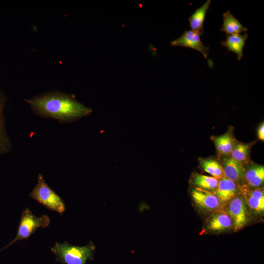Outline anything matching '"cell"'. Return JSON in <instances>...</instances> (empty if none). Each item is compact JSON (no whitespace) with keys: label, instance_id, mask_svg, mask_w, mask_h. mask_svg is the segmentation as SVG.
Instances as JSON below:
<instances>
[{"label":"cell","instance_id":"obj_4","mask_svg":"<svg viewBox=\"0 0 264 264\" xmlns=\"http://www.w3.org/2000/svg\"><path fill=\"white\" fill-rule=\"evenodd\" d=\"M50 222V219L46 215L37 217L29 208H26L22 212L15 238L1 250L17 241L28 239L38 228H45L49 225Z\"/></svg>","mask_w":264,"mask_h":264},{"label":"cell","instance_id":"obj_15","mask_svg":"<svg viewBox=\"0 0 264 264\" xmlns=\"http://www.w3.org/2000/svg\"><path fill=\"white\" fill-rule=\"evenodd\" d=\"M256 141L250 143H243L237 140L230 156L244 166L251 162L250 153L252 146Z\"/></svg>","mask_w":264,"mask_h":264},{"label":"cell","instance_id":"obj_17","mask_svg":"<svg viewBox=\"0 0 264 264\" xmlns=\"http://www.w3.org/2000/svg\"><path fill=\"white\" fill-rule=\"evenodd\" d=\"M222 17L223 23L220 30L227 36L238 35L242 32L246 33L247 31V28L243 26L229 11L224 13Z\"/></svg>","mask_w":264,"mask_h":264},{"label":"cell","instance_id":"obj_5","mask_svg":"<svg viewBox=\"0 0 264 264\" xmlns=\"http://www.w3.org/2000/svg\"><path fill=\"white\" fill-rule=\"evenodd\" d=\"M223 207L232 220L233 228L235 231L242 228L248 223L249 215L247 206L241 193L231 199Z\"/></svg>","mask_w":264,"mask_h":264},{"label":"cell","instance_id":"obj_9","mask_svg":"<svg viewBox=\"0 0 264 264\" xmlns=\"http://www.w3.org/2000/svg\"><path fill=\"white\" fill-rule=\"evenodd\" d=\"M241 193L245 199L247 206L254 213L261 214L264 212V190L263 187L251 189L246 185H243L241 186Z\"/></svg>","mask_w":264,"mask_h":264},{"label":"cell","instance_id":"obj_13","mask_svg":"<svg viewBox=\"0 0 264 264\" xmlns=\"http://www.w3.org/2000/svg\"><path fill=\"white\" fill-rule=\"evenodd\" d=\"M245 184L249 188L261 187L264 181V167L252 161L245 166Z\"/></svg>","mask_w":264,"mask_h":264},{"label":"cell","instance_id":"obj_7","mask_svg":"<svg viewBox=\"0 0 264 264\" xmlns=\"http://www.w3.org/2000/svg\"><path fill=\"white\" fill-rule=\"evenodd\" d=\"M224 176L240 186L245 184V166L233 159L230 155L220 156Z\"/></svg>","mask_w":264,"mask_h":264},{"label":"cell","instance_id":"obj_14","mask_svg":"<svg viewBox=\"0 0 264 264\" xmlns=\"http://www.w3.org/2000/svg\"><path fill=\"white\" fill-rule=\"evenodd\" d=\"M6 98L3 93L0 92V155L6 154L12 149L10 139L7 133L5 126V117L3 110Z\"/></svg>","mask_w":264,"mask_h":264},{"label":"cell","instance_id":"obj_20","mask_svg":"<svg viewBox=\"0 0 264 264\" xmlns=\"http://www.w3.org/2000/svg\"><path fill=\"white\" fill-rule=\"evenodd\" d=\"M219 180L211 176L194 173L191 178V183L195 187L214 191L217 188Z\"/></svg>","mask_w":264,"mask_h":264},{"label":"cell","instance_id":"obj_16","mask_svg":"<svg viewBox=\"0 0 264 264\" xmlns=\"http://www.w3.org/2000/svg\"><path fill=\"white\" fill-rule=\"evenodd\" d=\"M248 38L246 33L243 34L228 35L224 41L221 42V45L227 48L228 52L231 51L237 55V60H240L243 56V49L245 42Z\"/></svg>","mask_w":264,"mask_h":264},{"label":"cell","instance_id":"obj_10","mask_svg":"<svg viewBox=\"0 0 264 264\" xmlns=\"http://www.w3.org/2000/svg\"><path fill=\"white\" fill-rule=\"evenodd\" d=\"M206 228L213 232H220L233 228L232 220L224 207L212 212L206 222Z\"/></svg>","mask_w":264,"mask_h":264},{"label":"cell","instance_id":"obj_1","mask_svg":"<svg viewBox=\"0 0 264 264\" xmlns=\"http://www.w3.org/2000/svg\"><path fill=\"white\" fill-rule=\"evenodd\" d=\"M36 114L53 118L61 123H71L90 115L92 110L78 101L74 96L53 91L25 99Z\"/></svg>","mask_w":264,"mask_h":264},{"label":"cell","instance_id":"obj_18","mask_svg":"<svg viewBox=\"0 0 264 264\" xmlns=\"http://www.w3.org/2000/svg\"><path fill=\"white\" fill-rule=\"evenodd\" d=\"M211 0H207L189 18V22L191 30L199 33L200 35L204 33L203 23L206 12L209 7Z\"/></svg>","mask_w":264,"mask_h":264},{"label":"cell","instance_id":"obj_11","mask_svg":"<svg viewBox=\"0 0 264 264\" xmlns=\"http://www.w3.org/2000/svg\"><path fill=\"white\" fill-rule=\"evenodd\" d=\"M224 207L231 199L240 194L241 186L226 177L219 180L213 191Z\"/></svg>","mask_w":264,"mask_h":264},{"label":"cell","instance_id":"obj_8","mask_svg":"<svg viewBox=\"0 0 264 264\" xmlns=\"http://www.w3.org/2000/svg\"><path fill=\"white\" fill-rule=\"evenodd\" d=\"M200 35L192 30H186L178 38L171 42V45L175 46H183L190 48L200 52L206 59L209 47L204 46L200 39Z\"/></svg>","mask_w":264,"mask_h":264},{"label":"cell","instance_id":"obj_3","mask_svg":"<svg viewBox=\"0 0 264 264\" xmlns=\"http://www.w3.org/2000/svg\"><path fill=\"white\" fill-rule=\"evenodd\" d=\"M29 196L48 210L60 214L66 210L64 200L47 185L42 174L38 175L37 184Z\"/></svg>","mask_w":264,"mask_h":264},{"label":"cell","instance_id":"obj_2","mask_svg":"<svg viewBox=\"0 0 264 264\" xmlns=\"http://www.w3.org/2000/svg\"><path fill=\"white\" fill-rule=\"evenodd\" d=\"M96 247L90 241L84 246L72 245L68 242H56L51 248L56 260L61 264H86L88 260H93Z\"/></svg>","mask_w":264,"mask_h":264},{"label":"cell","instance_id":"obj_12","mask_svg":"<svg viewBox=\"0 0 264 264\" xmlns=\"http://www.w3.org/2000/svg\"><path fill=\"white\" fill-rule=\"evenodd\" d=\"M233 132L234 128L230 127L222 135L211 136L219 157L230 155L237 141Z\"/></svg>","mask_w":264,"mask_h":264},{"label":"cell","instance_id":"obj_19","mask_svg":"<svg viewBox=\"0 0 264 264\" xmlns=\"http://www.w3.org/2000/svg\"><path fill=\"white\" fill-rule=\"evenodd\" d=\"M198 160L200 167L212 176L219 180L224 177L223 167L219 159L199 157Z\"/></svg>","mask_w":264,"mask_h":264},{"label":"cell","instance_id":"obj_6","mask_svg":"<svg viewBox=\"0 0 264 264\" xmlns=\"http://www.w3.org/2000/svg\"><path fill=\"white\" fill-rule=\"evenodd\" d=\"M191 194L196 205L203 211L212 213L223 207L213 191L194 187L191 189Z\"/></svg>","mask_w":264,"mask_h":264},{"label":"cell","instance_id":"obj_21","mask_svg":"<svg viewBox=\"0 0 264 264\" xmlns=\"http://www.w3.org/2000/svg\"><path fill=\"white\" fill-rule=\"evenodd\" d=\"M257 134L259 139L264 140V122L262 123L259 126L257 130Z\"/></svg>","mask_w":264,"mask_h":264}]
</instances>
